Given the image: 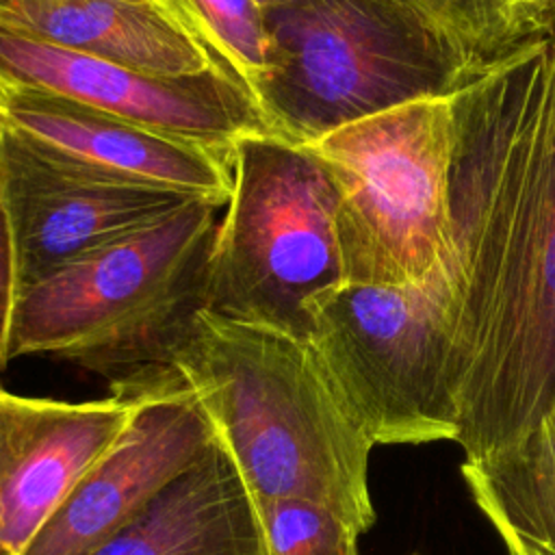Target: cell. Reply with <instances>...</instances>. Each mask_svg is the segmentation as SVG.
<instances>
[{"mask_svg":"<svg viewBox=\"0 0 555 555\" xmlns=\"http://www.w3.org/2000/svg\"><path fill=\"white\" fill-rule=\"evenodd\" d=\"M449 251L464 457L555 414V30L455 93Z\"/></svg>","mask_w":555,"mask_h":555,"instance_id":"1","label":"cell"},{"mask_svg":"<svg viewBox=\"0 0 555 555\" xmlns=\"http://www.w3.org/2000/svg\"><path fill=\"white\" fill-rule=\"evenodd\" d=\"M167 366L208 416L251 499L319 503L360 535L373 527V442L308 340L202 310Z\"/></svg>","mask_w":555,"mask_h":555,"instance_id":"2","label":"cell"},{"mask_svg":"<svg viewBox=\"0 0 555 555\" xmlns=\"http://www.w3.org/2000/svg\"><path fill=\"white\" fill-rule=\"evenodd\" d=\"M219 208L186 199L24 286L11 360L52 356L113 379L167 366L206 310Z\"/></svg>","mask_w":555,"mask_h":555,"instance_id":"3","label":"cell"},{"mask_svg":"<svg viewBox=\"0 0 555 555\" xmlns=\"http://www.w3.org/2000/svg\"><path fill=\"white\" fill-rule=\"evenodd\" d=\"M267 28L271 63L251 93L297 145L481 74L403 0H293L267 11Z\"/></svg>","mask_w":555,"mask_h":555,"instance_id":"4","label":"cell"},{"mask_svg":"<svg viewBox=\"0 0 555 555\" xmlns=\"http://www.w3.org/2000/svg\"><path fill=\"white\" fill-rule=\"evenodd\" d=\"M457 284L447 256L421 284H338L310 301L306 340L373 447L457 440Z\"/></svg>","mask_w":555,"mask_h":555,"instance_id":"5","label":"cell"},{"mask_svg":"<svg viewBox=\"0 0 555 555\" xmlns=\"http://www.w3.org/2000/svg\"><path fill=\"white\" fill-rule=\"evenodd\" d=\"M343 284L336 189L310 147L273 132L232 147V193L208 264L206 310L308 338L310 301Z\"/></svg>","mask_w":555,"mask_h":555,"instance_id":"6","label":"cell"},{"mask_svg":"<svg viewBox=\"0 0 555 555\" xmlns=\"http://www.w3.org/2000/svg\"><path fill=\"white\" fill-rule=\"evenodd\" d=\"M306 147L336 189L343 284L425 282L449 249L451 95L395 106Z\"/></svg>","mask_w":555,"mask_h":555,"instance_id":"7","label":"cell"},{"mask_svg":"<svg viewBox=\"0 0 555 555\" xmlns=\"http://www.w3.org/2000/svg\"><path fill=\"white\" fill-rule=\"evenodd\" d=\"M0 82L54 93L232 158L241 137L271 132L249 87L223 67L165 76L69 52L0 24Z\"/></svg>","mask_w":555,"mask_h":555,"instance_id":"8","label":"cell"},{"mask_svg":"<svg viewBox=\"0 0 555 555\" xmlns=\"http://www.w3.org/2000/svg\"><path fill=\"white\" fill-rule=\"evenodd\" d=\"M117 379L139 392L130 423L22 555L91 553L139 516L217 440L208 416L169 366Z\"/></svg>","mask_w":555,"mask_h":555,"instance_id":"9","label":"cell"},{"mask_svg":"<svg viewBox=\"0 0 555 555\" xmlns=\"http://www.w3.org/2000/svg\"><path fill=\"white\" fill-rule=\"evenodd\" d=\"M0 126L39 154L95 178L217 206L232 193L230 156L54 93L0 82Z\"/></svg>","mask_w":555,"mask_h":555,"instance_id":"10","label":"cell"},{"mask_svg":"<svg viewBox=\"0 0 555 555\" xmlns=\"http://www.w3.org/2000/svg\"><path fill=\"white\" fill-rule=\"evenodd\" d=\"M139 392L113 379L111 395L69 403L0 388V544L13 555L63 505L78 481L115 444Z\"/></svg>","mask_w":555,"mask_h":555,"instance_id":"11","label":"cell"},{"mask_svg":"<svg viewBox=\"0 0 555 555\" xmlns=\"http://www.w3.org/2000/svg\"><path fill=\"white\" fill-rule=\"evenodd\" d=\"M0 184L11 217L22 288L85 251L193 199L69 169L0 126Z\"/></svg>","mask_w":555,"mask_h":555,"instance_id":"12","label":"cell"},{"mask_svg":"<svg viewBox=\"0 0 555 555\" xmlns=\"http://www.w3.org/2000/svg\"><path fill=\"white\" fill-rule=\"evenodd\" d=\"M87 555H264L256 503L219 440Z\"/></svg>","mask_w":555,"mask_h":555,"instance_id":"13","label":"cell"},{"mask_svg":"<svg viewBox=\"0 0 555 555\" xmlns=\"http://www.w3.org/2000/svg\"><path fill=\"white\" fill-rule=\"evenodd\" d=\"M0 24L50 46L134 69L189 76L215 63L165 9L134 0H0Z\"/></svg>","mask_w":555,"mask_h":555,"instance_id":"14","label":"cell"},{"mask_svg":"<svg viewBox=\"0 0 555 555\" xmlns=\"http://www.w3.org/2000/svg\"><path fill=\"white\" fill-rule=\"evenodd\" d=\"M460 473L509 555H555V414Z\"/></svg>","mask_w":555,"mask_h":555,"instance_id":"15","label":"cell"},{"mask_svg":"<svg viewBox=\"0 0 555 555\" xmlns=\"http://www.w3.org/2000/svg\"><path fill=\"white\" fill-rule=\"evenodd\" d=\"M429 20L475 72L555 30V0H403Z\"/></svg>","mask_w":555,"mask_h":555,"instance_id":"16","label":"cell"},{"mask_svg":"<svg viewBox=\"0 0 555 555\" xmlns=\"http://www.w3.org/2000/svg\"><path fill=\"white\" fill-rule=\"evenodd\" d=\"M165 4L215 63L243 80L249 91L269 72L267 11L256 0H165Z\"/></svg>","mask_w":555,"mask_h":555,"instance_id":"17","label":"cell"},{"mask_svg":"<svg viewBox=\"0 0 555 555\" xmlns=\"http://www.w3.org/2000/svg\"><path fill=\"white\" fill-rule=\"evenodd\" d=\"M264 555H360V533L336 512L301 499H254Z\"/></svg>","mask_w":555,"mask_h":555,"instance_id":"18","label":"cell"},{"mask_svg":"<svg viewBox=\"0 0 555 555\" xmlns=\"http://www.w3.org/2000/svg\"><path fill=\"white\" fill-rule=\"evenodd\" d=\"M22 291L17 247L13 236L11 217L4 204V193L0 184V375L11 362V330L17 297Z\"/></svg>","mask_w":555,"mask_h":555,"instance_id":"19","label":"cell"},{"mask_svg":"<svg viewBox=\"0 0 555 555\" xmlns=\"http://www.w3.org/2000/svg\"><path fill=\"white\" fill-rule=\"evenodd\" d=\"M264 11H271V9H278V7H284V4H288V2H293V0H256Z\"/></svg>","mask_w":555,"mask_h":555,"instance_id":"20","label":"cell"},{"mask_svg":"<svg viewBox=\"0 0 555 555\" xmlns=\"http://www.w3.org/2000/svg\"><path fill=\"white\" fill-rule=\"evenodd\" d=\"M134 2H150V4H156V7H160V9H165L167 13H171L169 9H167V4H165V0H134ZM173 15V13H171Z\"/></svg>","mask_w":555,"mask_h":555,"instance_id":"21","label":"cell"},{"mask_svg":"<svg viewBox=\"0 0 555 555\" xmlns=\"http://www.w3.org/2000/svg\"><path fill=\"white\" fill-rule=\"evenodd\" d=\"M0 555H13V553H11V551H9V548H4V546H2V544H0Z\"/></svg>","mask_w":555,"mask_h":555,"instance_id":"22","label":"cell"}]
</instances>
